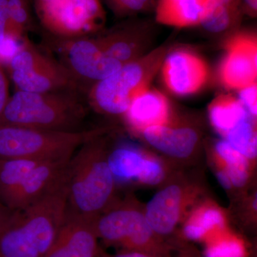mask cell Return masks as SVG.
Wrapping results in <instances>:
<instances>
[{
  "label": "cell",
  "mask_w": 257,
  "mask_h": 257,
  "mask_svg": "<svg viewBox=\"0 0 257 257\" xmlns=\"http://www.w3.org/2000/svg\"><path fill=\"white\" fill-rule=\"evenodd\" d=\"M104 253L105 257H162L157 256V255L150 254V253L135 251H119L112 255L108 254L104 251Z\"/></svg>",
  "instance_id": "4dcf8cb0"
},
{
  "label": "cell",
  "mask_w": 257,
  "mask_h": 257,
  "mask_svg": "<svg viewBox=\"0 0 257 257\" xmlns=\"http://www.w3.org/2000/svg\"><path fill=\"white\" fill-rule=\"evenodd\" d=\"M226 222L220 208L204 204L192 211L184 224V234L189 239H198L211 229H221Z\"/></svg>",
  "instance_id": "7402d4cb"
},
{
  "label": "cell",
  "mask_w": 257,
  "mask_h": 257,
  "mask_svg": "<svg viewBox=\"0 0 257 257\" xmlns=\"http://www.w3.org/2000/svg\"><path fill=\"white\" fill-rule=\"evenodd\" d=\"M124 116L128 126L141 134L145 128L172 119L170 100L160 91L149 87L133 99Z\"/></svg>",
  "instance_id": "2e32d148"
},
{
  "label": "cell",
  "mask_w": 257,
  "mask_h": 257,
  "mask_svg": "<svg viewBox=\"0 0 257 257\" xmlns=\"http://www.w3.org/2000/svg\"><path fill=\"white\" fill-rule=\"evenodd\" d=\"M9 82L3 65L0 64V119L10 99Z\"/></svg>",
  "instance_id": "f546056e"
},
{
  "label": "cell",
  "mask_w": 257,
  "mask_h": 257,
  "mask_svg": "<svg viewBox=\"0 0 257 257\" xmlns=\"http://www.w3.org/2000/svg\"><path fill=\"white\" fill-rule=\"evenodd\" d=\"M94 229L98 239L120 251L171 257L170 246L155 234L145 213L130 204L108 208L94 219Z\"/></svg>",
  "instance_id": "5b68a950"
},
{
  "label": "cell",
  "mask_w": 257,
  "mask_h": 257,
  "mask_svg": "<svg viewBox=\"0 0 257 257\" xmlns=\"http://www.w3.org/2000/svg\"><path fill=\"white\" fill-rule=\"evenodd\" d=\"M98 34L95 37L104 52L122 65L147 53L150 34L145 23L126 22Z\"/></svg>",
  "instance_id": "4fadbf2b"
},
{
  "label": "cell",
  "mask_w": 257,
  "mask_h": 257,
  "mask_svg": "<svg viewBox=\"0 0 257 257\" xmlns=\"http://www.w3.org/2000/svg\"><path fill=\"white\" fill-rule=\"evenodd\" d=\"M214 153L223 164L229 175L233 187L241 188L247 183L249 177V161L242 154L222 139L214 145Z\"/></svg>",
  "instance_id": "ffe728a7"
},
{
  "label": "cell",
  "mask_w": 257,
  "mask_h": 257,
  "mask_svg": "<svg viewBox=\"0 0 257 257\" xmlns=\"http://www.w3.org/2000/svg\"><path fill=\"white\" fill-rule=\"evenodd\" d=\"M97 257H105L104 256V250L101 248L100 253H99V256Z\"/></svg>",
  "instance_id": "8d00e7d4"
},
{
  "label": "cell",
  "mask_w": 257,
  "mask_h": 257,
  "mask_svg": "<svg viewBox=\"0 0 257 257\" xmlns=\"http://www.w3.org/2000/svg\"><path fill=\"white\" fill-rule=\"evenodd\" d=\"M7 5L10 35L15 40H20L32 27L29 0H7Z\"/></svg>",
  "instance_id": "d4e9b609"
},
{
  "label": "cell",
  "mask_w": 257,
  "mask_h": 257,
  "mask_svg": "<svg viewBox=\"0 0 257 257\" xmlns=\"http://www.w3.org/2000/svg\"><path fill=\"white\" fill-rule=\"evenodd\" d=\"M13 212V211L10 210L0 203V228L9 219Z\"/></svg>",
  "instance_id": "e575fe53"
},
{
  "label": "cell",
  "mask_w": 257,
  "mask_h": 257,
  "mask_svg": "<svg viewBox=\"0 0 257 257\" xmlns=\"http://www.w3.org/2000/svg\"><path fill=\"white\" fill-rule=\"evenodd\" d=\"M71 159L41 162L14 187L0 194V203L15 211L40 200L67 180Z\"/></svg>",
  "instance_id": "30bf717a"
},
{
  "label": "cell",
  "mask_w": 257,
  "mask_h": 257,
  "mask_svg": "<svg viewBox=\"0 0 257 257\" xmlns=\"http://www.w3.org/2000/svg\"><path fill=\"white\" fill-rule=\"evenodd\" d=\"M104 135L83 144L69 164L67 213L96 219L110 207L115 181Z\"/></svg>",
  "instance_id": "6da1fadb"
},
{
  "label": "cell",
  "mask_w": 257,
  "mask_h": 257,
  "mask_svg": "<svg viewBox=\"0 0 257 257\" xmlns=\"http://www.w3.org/2000/svg\"><path fill=\"white\" fill-rule=\"evenodd\" d=\"M219 4L230 5V6L239 7L241 8V0H211Z\"/></svg>",
  "instance_id": "d590c367"
},
{
  "label": "cell",
  "mask_w": 257,
  "mask_h": 257,
  "mask_svg": "<svg viewBox=\"0 0 257 257\" xmlns=\"http://www.w3.org/2000/svg\"><path fill=\"white\" fill-rule=\"evenodd\" d=\"M218 77L225 88L238 91L257 83V40L249 32H237L224 45Z\"/></svg>",
  "instance_id": "9c48e42d"
},
{
  "label": "cell",
  "mask_w": 257,
  "mask_h": 257,
  "mask_svg": "<svg viewBox=\"0 0 257 257\" xmlns=\"http://www.w3.org/2000/svg\"><path fill=\"white\" fill-rule=\"evenodd\" d=\"M107 131L63 132L0 124V160H70L83 144Z\"/></svg>",
  "instance_id": "277c9868"
},
{
  "label": "cell",
  "mask_w": 257,
  "mask_h": 257,
  "mask_svg": "<svg viewBox=\"0 0 257 257\" xmlns=\"http://www.w3.org/2000/svg\"><path fill=\"white\" fill-rule=\"evenodd\" d=\"M170 51L167 47H158L96 82L87 92L89 105L103 114L124 116L133 99L151 87Z\"/></svg>",
  "instance_id": "3957f363"
},
{
  "label": "cell",
  "mask_w": 257,
  "mask_h": 257,
  "mask_svg": "<svg viewBox=\"0 0 257 257\" xmlns=\"http://www.w3.org/2000/svg\"><path fill=\"white\" fill-rule=\"evenodd\" d=\"M35 6L42 26L59 38L92 36L106 21L100 0H35Z\"/></svg>",
  "instance_id": "52a82bcc"
},
{
  "label": "cell",
  "mask_w": 257,
  "mask_h": 257,
  "mask_svg": "<svg viewBox=\"0 0 257 257\" xmlns=\"http://www.w3.org/2000/svg\"><path fill=\"white\" fill-rule=\"evenodd\" d=\"M0 257H3V256H2V255H1V254H0Z\"/></svg>",
  "instance_id": "74e56055"
},
{
  "label": "cell",
  "mask_w": 257,
  "mask_h": 257,
  "mask_svg": "<svg viewBox=\"0 0 257 257\" xmlns=\"http://www.w3.org/2000/svg\"><path fill=\"white\" fill-rule=\"evenodd\" d=\"M145 141L159 152L175 159L189 158L200 143L195 126L171 119L164 124L145 128L141 133Z\"/></svg>",
  "instance_id": "5bb4252c"
},
{
  "label": "cell",
  "mask_w": 257,
  "mask_h": 257,
  "mask_svg": "<svg viewBox=\"0 0 257 257\" xmlns=\"http://www.w3.org/2000/svg\"><path fill=\"white\" fill-rule=\"evenodd\" d=\"M116 16L124 18L148 10L155 0H104Z\"/></svg>",
  "instance_id": "484cf974"
},
{
  "label": "cell",
  "mask_w": 257,
  "mask_h": 257,
  "mask_svg": "<svg viewBox=\"0 0 257 257\" xmlns=\"http://www.w3.org/2000/svg\"><path fill=\"white\" fill-rule=\"evenodd\" d=\"M160 71L166 88L179 96L197 94L207 84L210 75L206 60L196 52L184 49L170 51Z\"/></svg>",
  "instance_id": "8fae6325"
},
{
  "label": "cell",
  "mask_w": 257,
  "mask_h": 257,
  "mask_svg": "<svg viewBox=\"0 0 257 257\" xmlns=\"http://www.w3.org/2000/svg\"><path fill=\"white\" fill-rule=\"evenodd\" d=\"M10 76L18 91L82 92L68 69L30 40H24L8 62Z\"/></svg>",
  "instance_id": "8992f818"
},
{
  "label": "cell",
  "mask_w": 257,
  "mask_h": 257,
  "mask_svg": "<svg viewBox=\"0 0 257 257\" xmlns=\"http://www.w3.org/2000/svg\"><path fill=\"white\" fill-rule=\"evenodd\" d=\"M208 114L211 126L223 138L249 114L238 99L231 94H221L209 104Z\"/></svg>",
  "instance_id": "d6986e66"
},
{
  "label": "cell",
  "mask_w": 257,
  "mask_h": 257,
  "mask_svg": "<svg viewBox=\"0 0 257 257\" xmlns=\"http://www.w3.org/2000/svg\"><path fill=\"white\" fill-rule=\"evenodd\" d=\"M145 156L143 152L130 147H119L108 154V164L115 181L138 180Z\"/></svg>",
  "instance_id": "44dd1931"
},
{
  "label": "cell",
  "mask_w": 257,
  "mask_h": 257,
  "mask_svg": "<svg viewBox=\"0 0 257 257\" xmlns=\"http://www.w3.org/2000/svg\"><path fill=\"white\" fill-rule=\"evenodd\" d=\"M10 36L9 16L7 0H0V45Z\"/></svg>",
  "instance_id": "f1b7e54d"
},
{
  "label": "cell",
  "mask_w": 257,
  "mask_h": 257,
  "mask_svg": "<svg viewBox=\"0 0 257 257\" xmlns=\"http://www.w3.org/2000/svg\"><path fill=\"white\" fill-rule=\"evenodd\" d=\"M94 219L67 213L52 246L44 257L99 256L101 248L94 229Z\"/></svg>",
  "instance_id": "7c38bea8"
},
{
  "label": "cell",
  "mask_w": 257,
  "mask_h": 257,
  "mask_svg": "<svg viewBox=\"0 0 257 257\" xmlns=\"http://www.w3.org/2000/svg\"><path fill=\"white\" fill-rule=\"evenodd\" d=\"M216 177H217L219 183L224 189H231L232 188V184H231V180H230L229 175L226 173V170L224 168L221 167L217 170Z\"/></svg>",
  "instance_id": "d6a6232c"
},
{
  "label": "cell",
  "mask_w": 257,
  "mask_h": 257,
  "mask_svg": "<svg viewBox=\"0 0 257 257\" xmlns=\"http://www.w3.org/2000/svg\"><path fill=\"white\" fill-rule=\"evenodd\" d=\"M79 93L17 90L10 96L0 124L55 131H80L87 116V108Z\"/></svg>",
  "instance_id": "7a4b0ae2"
},
{
  "label": "cell",
  "mask_w": 257,
  "mask_h": 257,
  "mask_svg": "<svg viewBox=\"0 0 257 257\" xmlns=\"http://www.w3.org/2000/svg\"><path fill=\"white\" fill-rule=\"evenodd\" d=\"M241 9L243 13L254 18L257 13V0H241Z\"/></svg>",
  "instance_id": "1f68e13d"
},
{
  "label": "cell",
  "mask_w": 257,
  "mask_h": 257,
  "mask_svg": "<svg viewBox=\"0 0 257 257\" xmlns=\"http://www.w3.org/2000/svg\"><path fill=\"white\" fill-rule=\"evenodd\" d=\"M209 0H158L155 10L157 23L176 28L200 25Z\"/></svg>",
  "instance_id": "ac0fdd59"
},
{
  "label": "cell",
  "mask_w": 257,
  "mask_h": 257,
  "mask_svg": "<svg viewBox=\"0 0 257 257\" xmlns=\"http://www.w3.org/2000/svg\"><path fill=\"white\" fill-rule=\"evenodd\" d=\"M186 191L177 184L166 186L149 201L145 213L155 234L164 238L173 234L186 207Z\"/></svg>",
  "instance_id": "9a60e30c"
},
{
  "label": "cell",
  "mask_w": 257,
  "mask_h": 257,
  "mask_svg": "<svg viewBox=\"0 0 257 257\" xmlns=\"http://www.w3.org/2000/svg\"><path fill=\"white\" fill-rule=\"evenodd\" d=\"M177 257H201L197 250L192 246L184 245L179 248Z\"/></svg>",
  "instance_id": "836d02e7"
},
{
  "label": "cell",
  "mask_w": 257,
  "mask_h": 257,
  "mask_svg": "<svg viewBox=\"0 0 257 257\" xmlns=\"http://www.w3.org/2000/svg\"><path fill=\"white\" fill-rule=\"evenodd\" d=\"M238 92V99L244 106L251 117H256L257 114V83L251 84Z\"/></svg>",
  "instance_id": "83f0119b"
},
{
  "label": "cell",
  "mask_w": 257,
  "mask_h": 257,
  "mask_svg": "<svg viewBox=\"0 0 257 257\" xmlns=\"http://www.w3.org/2000/svg\"><path fill=\"white\" fill-rule=\"evenodd\" d=\"M224 140L227 141L248 161L256 157L257 136L254 118L249 116L241 121L226 134Z\"/></svg>",
  "instance_id": "cb8c5ba5"
},
{
  "label": "cell",
  "mask_w": 257,
  "mask_h": 257,
  "mask_svg": "<svg viewBox=\"0 0 257 257\" xmlns=\"http://www.w3.org/2000/svg\"><path fill=\"white\" fill-rule=\"evenodd\" d=\"M242 9L209 0L200 25L211 33H221L234 28L240 21Z\"/></svg>",
  "instance_id": "603a6c76"
},
{
  "label": "cell",
  "mask_w": 257,
  "mask_h": 257,
  "mask_svg": "<svg viewBox=\"0 0 257 257\" xmlns=\"http://www.w3.org/2000/svg\"><path fill=\"white\" fill-rule=\"evenodd\" d=\"M0 254L3 257H44L45 252L25 229L19 211H13L0 228Z\"/></svg>",
  "instance_id": "e0dca14e"
},
{
  "label": "cell",
  "mask_w": 257,
  "mask_h": 257,
  "mask_svg": "<svg viewBox=\"0 0 257 257\" xmlns=\"http://www.w3.org/2000/svg\"><path fill=\"white\" fill-rule=\"evenodd\" d=\"M165 177V169L160 161L146 155L138 181L146 185L154 186L160 184Z\"/></svg>",
  "instance_id": "4316f807"
},
{
  "label": "cell",
  "mask_w": 257,
  "mask_h": 257,
  "mask_svg": "<svg viewBox=\"0 0 257 257\" xmlns=\"http://www.w3.org/2000/svg\"><path fill=\"white\" fill-rule=\"evenodd\" d=\"M50 46L60 55V62L68 69L81 90L87 92L96 82L109 77L122 64L102 50L95 36L50 38Z\"/></svg>",
  "instance_id": "ba28073f"
}]
</instances>
